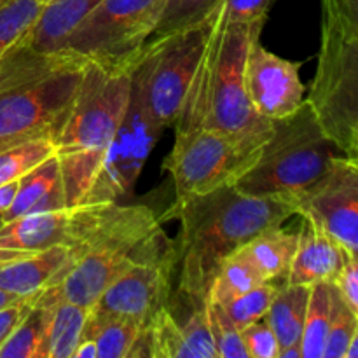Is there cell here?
<instances>
[{"label":"cell","instance_id":"14","mask_svg":"<svg viewBox=\"0 0 358 358\" xmlns=\"http://www.w3.org/2000/svg\"><path fill=\"white\" fill-rule=\"evenodd\" d=\"M161 131L163 129L156 128L143 117L133 100L129 101L128 112L108 147L86 203L117 201L119 196L126 194L135 184Z\"/></svg>","mask_w":358,"mask_h":358},{"label":"cell","instance_id":"20","mask_svg":"<svg viewBox=\"0 0 358 358\" xmlns=\"http://www.w3.org/2000/svg\"><path fill=\"white\" fill-rule=\"evenodd\" d=\"M69 208L7 220L0 227V248L38 252L58 245L69 247Z\"/></svg>","mask_w":358,"mask_h":358},{"label":"cell","instance_id":"3","mask_svg":"<svg viewBox=\"0 0 358 358\" xmlns=\"http://www.w3.org/2000/svg\"><path fill=\"white\" fill-rule=\"evenodd\" d=\"M69 210L72 261L59 290L66 301L90 310L117 276L164 236V231L147 205L101 201Z\"/></svg>","mask_w":358,"mask_h":358},{"label":"cell","instance_id":"1","mask_svg":"<svg viewBox=\"0 0 358 358\" xmlns=\"http://www.w3.org/2000/svg\"><path fill=\"white\" fill-rule=\"evenodd\" d=\"M262 27L264 21H229L219 3L215 24L173 124L175 131L210 129L231 138L245 152H259L271 135L273 121L259 115L250 105L243 72L250 42L261 37Z\"/></svg>","mask_w":358,"mask_h":358},{"label":"cell","instance_id":"6","mask_svg":"<svg viewBox=\"0 0 358 358\" xmlns=\"http://www.w3.org/2000/svg\"><path fill=\"white\" fill-rule=\"evenodd\" d=\"M338 156H345L325 135L308 101L296 114L273 121L271 135L234 187L250 196L296 198L313 185Z\"/></svg>","mask_w":358,"mask_h":358},{"label":"cell","instance_id":"16","mask_svg":"<svg viewBox=\"0 0 358 358\" xmlns=\"http://www.w3.org/2000/svg\"><path fill=\"white\" fill-rule=\"evenodd\" d=\"M69 247L45 248L38 252L0 248V290L20 297H31L49 285H59L69 271Z\"/></svg>","mask_w":358,"mask_h":358},{"label":"cell","instance_id":"30","mask_svg":"<svg viewBox=\"0 0 358 358\" xmlns=\"http://www.w3.org/2000/svg\"><path fill=\"white\" fill-rule=\"evenodd\" d=\"M358 336V315L353 313L332 285V310L327 343L322 358H345L350 343Z\"/></svg>","mask_w":358,"mask_h":358},{"label":"cell","instance_id":"28","mask_svg":"<svg viewBox=\"0 0 358 358\" xmlns=\"http://www.w3.org/2000/svg\"><path fill=\"white\" fill-rule=\"evenodd\" d=\"M282 283L278 280H269V282L259 283L257 287L250 289L248 292L241 294V296L234 297V299L222 304L224 311L229 315L234 325L240 331H243L247 325L254 324V322L266 317V313L269 310V304H271L273 297H275L276 290H278V287Z\"/></svg>","mask_w":358,"mask_h":358},{"label":"cell","instance_id":"11","mask_svg":"<svg viewBox=\"0 0 358 358\" xmlns=\"http://www.w3.org/2000/svg\"><path fill=\"white\" fill-rule=\"evenodd\" d=\"M177 268V243L164 234L101 292L90 313L145 325L170 301Z\"/></svg>","mask_w":358,"mask_h":358},{"label":"cell","instance_id":"37","mask_svg":"<svg viewBox=\"0 0 358 358\" xmlns=\"http://www.w3.org/2000/svg\"><path fill=\"white\" fill-rule=\"evenodd\" d=\"M72 358H96V345H94L93 339L80 338L76 350H73Z\"/></svg>","mask_w":358,"mask_h":358},{"label":"cell","instance_id":"29","mask_svg":"<svg viewBox=\"0 0 358 358\" xmlns=\"http://www.w3.org/2000/svg\"><path fill=\"white\" fill-rule=\"evenodd\" d=\"M55 154L52 140H31L0 152V185L16 182L30 168Z\"/></svg>","mask_w":358,"mask_h":358},{"label":"cell","instance_id":"38","mask_svg":"<svg viewBox=\"0 0 358 358\" xmlns=\"http://www.w3.org/2000/svg\"><path fill=\"white\" fill-rule=\"evenodd\" d=\"M16 187H17V180L10 182V184H6V185H0V213L6 212V210L9 208L10 203H13Z\"/></svg>","mask_w":358,"mask_h":358},{"label":"cell","instance_id":"17","mask_svg":"<svg viewBox=\"0 0 358 358\" xmlns=\"http://www.w3.org/2000/svg\"><path fill=\"white\" fill-rule=\"evenodd\" d=\"M299 217L301 229L297 231V248L287 273V283L290 285H313L317 282L332 283L350 255L313 219Z\"/></svg>","mask_w":358,"mask_h":358},{"label":"cell","instance_id":"8","mask_svg":"<svg viewBox=\"0 0 358 358\" xmlns=\"http://www.w3.org/2000/svg\"><path fill=\"white\" fill-rule=\"evenodd\" d=\"M166 0H101L66 38L63 51L103 66L135 69Z\"/></svg>","mask_w":358,"mask_h":358},{"label":"cell","instance_id":"12","mask_svg":"<svg viewBox=\"0 0 358 358\" xmlns=\"http://www.w3.org/2000/svg\"><path fill=\"white\" fill-rule=\"evenodd\" d=\"M296 215L313 219L350 257H358V159L338 156L313 185L292 198Z\"/></svg>","mask_w":358,"mask_h":358},{"label":"cell","instance_id":"10","mask_svg":"<svg viewBox=\"0 0 358 358\" xmlns=\"http://www.w3.org/2000/svg\"><path fill=\"white\" fill-rule=\"evenodd\" d=\"M257 154L245 152L231 138L210 129L175 131L163 168L171 175L177 198L206 194L233 185Z\"/></svg>","mask_w":358,"mask_h":358},{"label":"cell","instance_id":"19","mask_svg":"<svg viewBox=\"0 0 358 358\" xmlns=\"http://www.w3.org/2000/svg\"><path fill=\"white\" fill-rule=\"evenodd\" d=\"M35 299L48 306L44 341L38 358H72L77 343L83 338L87 308L73 304L63 297L59 285H49Z\"/></svg>","mask_w":358,"mask_h":358},{"label":"cell","instance_id":"21","mask_svg":"<svg viewBox=\"0 0 358 358\" xmlns=\"http://www.w3.org/2000/svg\"><path fill=\"white\" fill-rule=\"evenodd\" d=\"M296 248L297 231H287L278 226L255 234L240 248V254L257 269L264 282H287Z\"/></svg>","mask_w":358,"mask_h":358},{"label":"cell","instance_id":"39","mask_svg":"<svg viewBox=\"0 0 358 358\" xmlns=\"http://www.w3.org/2000/svg\"><path fill=\"white\" fill-rule=\"evenodd\" d=\"M278 358H303V355H301V348H299V345L287 346V348L280 350V355H278Z\"/></svg>","mask_w":358,"mask_h":358},{"label":"cell","instance_id":"42","mask_svg":"<svg viewBox=\"0 0 358 358\" xmlns=\"http://www.w3.org/2000/svg\"><path fill=\"white\" fill-rule=\"evenodd\" d=\"M44 2H48V0H44Z\"/></svg>","mask_w":358,"mask_h":358},{"label":"cell","instance_id":"34","mask_svg":"<svg viewBox=\"0 0 358 358\" xmlns=\"http://www.w3.org/2000/svg\"><path fill=\"white\" fill-rule=\"evenodd\" d=\"M273 3L275 0H220L224 16L240 23L266 21Z\"/></svg>","mask_w":358,"mask_h":358},{"label":"cell","instance_id":"7","mask_svg":"<svg viewBox=\"0 0 358 358\" xmlns=\"http://www.w3.org/2000/svg\"><path fill=\"white\" fill-rule=\"evenodd\" d=\"M219 3L201 20L150 38L143 48L131 76V100L156 128H171L177 121L215 24Z\"/></svg>","mask_w":358,"mask_h":358},{"label":"cell","instance_id":"31","mask_svg":"<svg viewBox=\"0 0 358 358\" xmlns=\"http://www.w3.org/2000/svg\"><path fill=\"white\" fill-rule=\"evenodd\" d=\"M206 315H208L217 358H248L241 339V331L224 311L222 304L206 301Z\"/></svg>","mask_w":358,"mask_h":358},{"label":"cell","instance_id":"23","mask_svg":"<svg viewBox=\"0 0 358 358\" xmlns=\"http://www.w3.org/2000/svg\"><path fill=\"white\" fill-rule=\"evenodd\" d=\"M332 310V283L317 282L310 285L306 317L301 332L299 348L303 358H322L327 343Z\"/></svg>","mask_w":358,"mask_h":358},{"label":"cell","instance_id":"18","mask_svg":"<svg viewBox=\"0 0 358 358\" xmlns=\"http://www.w3.org/2000/svg\"><path fill=\"white\" fill-rule=\"evenodd\" d=\"M65 185L56 156L45 157L17 180L9 208L2 213L3 222L34 213L66 210Z\"/></svg>","mask_w":358,"mask_h":358},{"label":"cell","instance_id":"2","mask_svg":"<svg viewBox=\"0 0 358 358\" xmlns=\"http://www.w3.org/2000/svg\"><path fill=\"white\" fill-rule=\"evenodd\" d=\"M180 236L178 292L205 301L206 290L224 259L240 250L248 240L269 227L283 226L296 215L289 198L250 196L234 185L206 194L177 198Z\"/></svg>","mask_w":358,"mask_h":358},{"label":"cell","instance_id":"41","mask_svg":"<svg viewBox=\"0 0 358 358\" xmlns=\"http://www.w3.org/2000/svg\"><path fill=\"white\" fill-rule=\"evenodd\" d=\"M2 224H3V219H2V213H0V227H2Z\"/></svg>","mask_w":358,"mask_h":358},{"label":"cell","instance_id":"40","mask_svg":"<svg viewBox=\"0 0 358 358\" xmlns=\"http://www.w3.org/2000/svg\"><path fill=\"white\" fill-rule=\"evenodd\" d=\"M20 299H23V297L14 296V294H9V292H3V290H0V308L7 306V304L14 303V301H20Z\"/></svg>","mask_w":358,"mask_h":358},{"label":"cell","instance_id":"35","mask_svg":"<svg viewBox=\"0 0 358 358\" xmlns=\"http://www.w3.org/2000/svg\"><path fill=\"white\" fill-rule=\"evenodd\" d=\"M332 285L336 287L346 306L358 315V257H348Z\"/></svg>","mask_w":358,"mask_h":358},{"label":"cell","instance_id":"27","mask_svg":"<svg viewBox=\"0 0 358 358\" xmlns=\"http://www.w3.org/2000/svg\"><path fill=\"white\" fill-rule=\"evenodd\" d=\"M44 0H0V56L37 21Z\"/></svg>","mask_w":358,"mask_h":358},{"label":"cell","instance_id":"24","mask_svg":"<svg viewBox=\"0 0 358 358\" xmlns=\"http://www.w3.org/2000/svg\"><path fill=\"white\" fill-rule=\"evenodd\" d=\"M142 327V324L128 318L96 317L87 313L83 338L93 339L96 345V358H128Z\"/></svg>","mask_w":358,"mask_h":358},{"label":"cell","instance_id":"9","mask_svg":"<svg viewBox=\"0 0 358 358\" xmlns=\"http://www.w3.org/2000/svg\"><path fill=\"white\" fill-rule=\"evenodd\" d=\"M76 65L0 90V152L31 140H52L62 131L79 87Z\"/></svg>","mask_w":358,"mask_h":358},{"label":"cell","instance_id":"5","mask_svg":"<svg viewBox=\"0 0 358 358\" xmlns=\"http://www.w3.org/2000/svg\"><path fill=\"white\" fill-rule=\"evenodd\" d=\"M320 6V51L306 101L325 135L358 159V0Z\"/></svg>","mask_w":358,"mask_h":358},{"label":"cell","instance_id":"22","mask_svg":"<svg viewBox=\"0 0 358 358\" xmlns=\"http://www.w3.org/2000/svg\"><path fill=\"white\" fill-rule=\"evenodd\" d=\"M308 296H310V285H290L285 282L276 290L264 320L275 332L280 350L299 345L304 317H306Z\"/></svg>","mask_w":358,"mask_h":358},{"label":"cell","instance_id":"15","mask_svg":"<svg viewBox=\"0 0 358 358\" xmlns=\"http://www.w3.org/2000/svg\"><path fill=\"white\" fill-rule=\"evenodd\" d=\"M143 327L152 358H217L206 299H192L177 290V301L170 297Z\"/></svg>","mask_w":358,"mask_h":358},{"label":"cell","instance_id":"32","mask_svg":"<svg viewBox=\"0 0 358 358\" xmlns=\"http://www.w3.org/2000/svg\"><path fill=\"white\" fill-rule=\"evenodd\" d=\"M219 2L220 0H166L159 23L150 38L163 37L201 20Z\"/></svg>","mask_w":358,"mask_h":358},{"label":"cell","instance_id":"33","mask_svg":"<svg viewBox=\"0 0 358 358\" xmlns=\"http://www.w3.org/2000/svg\"><path fill=\"white\" fill-rule=\"evenodd\" d=\"M241 339L248 358H278L280 355L278 339L264 318L247 325L241 331Z\"/></svg>","mask_w":358,"mask_h":358},{"label":"cell","instance_id":"13","mask_svg":"<svg viewBox=\"0 0 358 358\" xmlns=\"http://www.w3.org/2000/svg\"><path fill=\"white\" fill-rule=\"evenodd\" d=\"M301 63L282 58L262 45L255 37L245 59V90L254 110L268 121H278L296 114L306 101Z\"/></svg>","mask_w":358,"mask_h":358},{"label":"cell","instance_id":"4","mask_svg":"<svg viewBox=\"0 0 358 358\" xmlns=\"http://www.w3.org/2000/svg\"><path fill=\"white\" fill-rule=\"evenodd\" d=\"M133 70L93 62L84 66L72 107L55 140L69 208L84 205L90 196L129 108Z\"/></svg>","mask_w":358,"mask_h":358},{"label":"cell","instance_id":"36","mask_svg":"<svg viewBox=\"0 0 358 358\" xmlns=\"http://www.w3.org/2000/svg\"><path fill=\"white\" fill-rule=\"evenodd\" d=\"M31 297H23V299L14 301L7 306L0 308V348L7 341V338L13 334V331L20 324L21 318L24 317L28 308L31 306Z\"/></svg>","mask_w":358,"mask_h":358},{"label":"cell","instance_id":"25","mask_svg":"<svg viewBox=\"0 0 358 358\" xmlns=\"http://www.w3.org/2000/svg\"><path fill=\"white\" fill-rule=\"evenodd\" d=\"M262 282L264 280L259 275L257 269L240 254V250H236L229 257L224 259L222 264L217 268L206 290V301L226 304L227 301L248 292Z\"/></svg>","mask_w":358,"mask_h":358},{"label":"cell","instance_id":"26","mask_svg":"<svg viewBox=\"0 0 358 358\" xmlns=\"http://www.w3.org/2000/svg\"><path fill=\"white\" fill-rule=\"evenodd\" d=\"M48 306L31 297V306L0 348V358H38L44 341Z\"/></svg>","mask_w":358,"mask_h":358}]
</instances>
